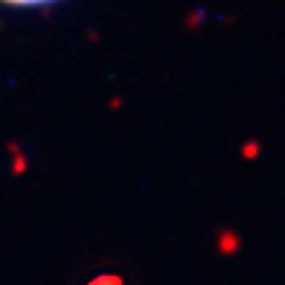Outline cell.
I'll return each mask as SVG.
<instances>
[{"label": "cell", "instance_id": "obj_1", "mask_svg": "<svg viewBox=\"0 0 285 285\" xmlns=\"http://www.w3.org/2000/svg\"><path fill=\"white\" fill-rule=\"evenodd\" d=\"M5 3H12V5H43V3H50V0H5Z\"/></svg>", "mask_w": 285, "mask_h": 285}]
</instances>
